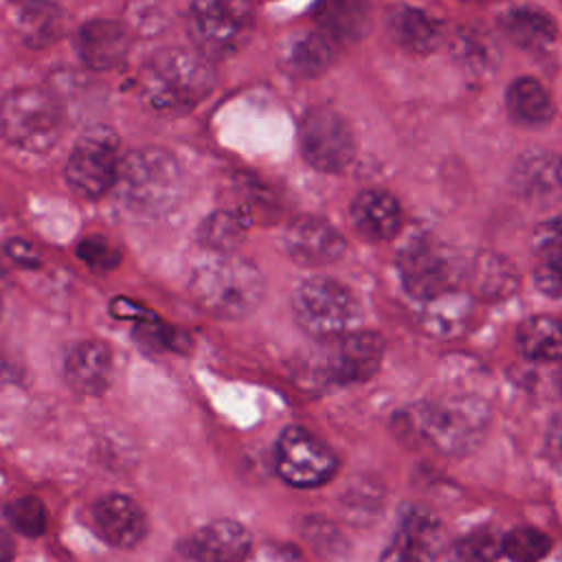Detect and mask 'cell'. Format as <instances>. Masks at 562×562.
<instances>
[{
	"instance_id": "obj_23",
	"label": "cell",
	"mask_w": 562,
	"mask_h": 562,
	"mask_svg": "<svg viewBox=\"0 0 562 562\" xmlns=\"http://www.w3.org/2000/svg\"><path fill=\"white\" fill-rule=\"evenodd\" d=\"M501 29L518 48L531 53L547 50L558 37V26L553 18L533 7H516L503 13Z\"/></svg>"
},
{
	"instance_id": "obj_21",
	"label": "cell",
	"mask_w": 562,
	"mask_h": 562,
	"mask_svg": "<svg viewBox=\"0 0 562 562\" xmlns=\"http://www.w3.org/2000/svg\"><path fill=\"white\" fill-rule=\"evenodd\" d=\"M468 292L479 301H501L516 292L518 270L498 252H481L465 270Z\"/></svg>"
},
{
	"instance_id": "obj_22",
	"label": "cell",
	"mask_w": 562,
	"mask_h": 562,
	"mask_svg": "<svg viewBox=\"0 0 562 562\" xmlns=\"http://www.w3.org/2000/svg\"><path fill=\"white\" fill-rule=\"evenodd\" d=\"M314 20L321 33L336 42H358L369 31V9L364 0H318Z\"/></svg>"
},
{
	"instance_id": "obj_37",
	"label": "cell",
	"mask_w": 562,
	"mask_h": 562,
	"mask_svg": "<svg viewBox=\"0 0 562 562\" xmlns=\"http://www.w3.org/2000/svg\"><path fill=\"white\" fill-rule=\"evenodd\" d=\"M7 252L11 255V259H15V261L22 263V266H37V252H35V248H33L29 241H24V239H11V241L7 244Z\"/></svg>"
},
{
	"instance_id": "obj_39",
	"label": "cell",
	"mask_w": 562,
	"mask_h": 562,
	"mask_svg": "<svg viewBox=\"0 0 562 562\" xmlns=\"http://www.w3.org/2000/svg\"><path fill=\"white\" fill-rule=\"evenodd\" d=\"M13 553H15V542L9 536V531L0 527V562H11Z\"/></svg>"
},
{
	"instance_id": "obj_6",
	"label": "cell",
	"mask_w": 562,
	"mask_h": 562,
	"mask_svg": "<svg viewBox=\"0 0 562 562\" xmlns=\"http://www.w3.org/2000/svg\"><path fill=\"white\" fill-rule=\"evenodd\" d=\"M296 323L316 338H331L353 329L360 321L356 294L336 279L312 277L292 294Z\"/></svg>"
},
{
	"instance_id": "obj_24",
	"label": "cell",
	"mask_w": 562,
	"mask_h": 562,
	"mask_svg": "<svg viewBox=\"0 0 562 562\" xmlns=\"http://www.w3.org/2000/svg\"><path fill=\"white\" fill-rule=\"evenodd\" d=\"M516 345L527 360L560 362L562 360V318L536 314L525 318L516 329Z\"/></svg>"
},
{
	"instance_id": "obj_31",
	"label": "cell",
	"mask_w": 562,
	"mask_h": 562,
	"mask_svg": "<svg viewBox=\"0 0 562 562\" xmlns=\"http://www.w3.org/2000/svg\"><path fill=\"white\" fill-rule=\"evenodd\" d=\"M246 222L233 211H215L200 226V241L220 255L231 252L244 237Z\"/></svg>"
},
{
	"instance_id": "obj_1",
	"label": "cell",
	"mask_w": 562,
	"mask_h": 562,
	"mask_svg": "<svg viewBox=\"0 0 562 562\" xmlns=\"http://www.w3.org/2000/svg\"><path fill=\"white\" fill-rule=\"evenodd\" d=\"M215 72L200 50L162 48L149 57L138 75L145 103L158 112H184L211 94Z\"/></svg>"
},
{
	"instance_id": "obj_30",
	"label": "cell",
	"mask_w": 562,
	"mask_h": 562,
	"mask_svg": "<svg viewBox=\"0 0 562 562\" xmlns=\"http://www.w3.org/2000/svg\"><path fill=\"white\" fill-rule=\"evenodd\" d=\"M551 536L533 525H518L503 536V555L512 562H540L551 553Z\"/></svg>"
},
{
	"instance_id": "obj_8",
	"label": "cell",
	"mask_w": 562,
	"mask_h": 562,
	"mask_svg": "<svg viewBox=\"0 0 562 562\" xmlns=\"http://www.w3.org/2000/svg\"><path fill=\"white\" fill-rule=\"evenodd\" d=\"M119 143L108 127L88 130L66 162V180L81 198H101L116 184Z\"/></svg>"
},
{
	"instance_id": "obj_3",
	"label": "cell",
	"mask_w": 562,
	"mask_h": 562,
	"mask_svg": "<svg viewBox=\"0 0 562 562\" xmlns=\"http://www.w3.org/2000/svg\"><path fill=\"white\" fill-rule=\"evenodd\" d=\"M406 426L424 443L446 454L474 448L487 424V408L474 397H435L404 413Z\"/></svg>"
},
{
	"instance_id": "obj_5",
	"label": "cell",
	"mask_w": 562,
	"mask_h": 562,
	"mask_svg": "<svg viewBox=\"0 0 562 562\" xmlns=\"http://www.w3.org/2000/svg\"><path fill=\"white\" fill-rule=\"evenodd\" d=\"M0 130L24 151H48L61 134V108L44 88H18L0 103Z\"/></svg>"
},
{
	"instance_id": "obj_20",
	"label": "cell",
	"mask_w": 562,
	"mask_h": 562,
	"mask_svg": "<svg viewBox=\"0 0 562 562\" xmlns=\"http://www.w3.org/2000/svg\"><path fill=\"white\" fill-rule=\"evenodd\" d=\"M472 312H474L472 294L461 290H450L424 301L419 323L428 336L448 340V338L461 336L468 329L472 321Z\"/></svg>"
},
{
	"instance_id": "obj_12",
	"label": "cell",
	"mask_w": 562,
	"mask_h": 562,
	"mask_svg": "<svg viewBox=\"0 0 562 562\" xmlns=\"http://www.w3.org/2000/svg\"><path fill=\"white\" fill-rule=\"evenodd\" d=\"M303 158L318 171H342L356 156V140L347 121L329 110L314 108L301 123Z\"/></svg>"
},
{
	"instance_id": "obj_2",
	"label": "cell",
	"mask_w": 562,
	"mask_h": 562,
	"mask_svg": "<svg viewBox=\"0 0 562 562\" xmlns=\"http://www.w3.org/2000/svg\"><path fill=\"white\" fill-rule=\"evenodd\" d=\"M195 303L220 318H241L257 310L266 281L255 263L237 255H220L202 263L189 283Z\"/></svg>"
},
{
	"instance_id": "obj_41",
	"label": "cell",
	"mask_w": 562,
	"mask_h": 562,
	"mask_svg": "<svg viewBox=\"0 0 562 562\" xmlns=\"http://www.w3.org/2000/svg\"><path fill=\"white\" fill-rule=\"evenodd\" d=\"M555 382H558V389H560V393H562V369L558 371V378H555Z\"/></svg>"
},
{
	"instance_id": "obj_11",
	"label": "cell",
	"mask_w": 562,
	"mask_h": 562,
	"mask_svg": "<svg viewBox=\"0 0 562 562\" xmlns=\"http://www.w3.org/2000/svg\"><path fill=\"white\" fill-rule=\"evenodd\" d=\"M279 476L294 487L325 485L338 470L331 448L301 426H288L274 448Z\"/></svg>"
},
{
	"instance_id": "obj_7",
	"label": "cell",
	"mask_w": 562,
	"mask_h": 562,
	"mask_svg": "<svg viewBox=\"0 0 562 562\" xmlns=\"http://www.w3.org/2000/svg\"><path fill=\"white\" fill-rule=\"evenodd\" d=\"M255 13L250 0H193L189 33L198 50L209 59L237 53L250 37Z\"/></svg>"
},
{
	"instance_id": "obj_38",
	"label": "cell",
	"mask_w": 562,
	"mask_h": 562,
	"mask_svg": "<svg viewBox=\"0 0 562 562\" xmlns=\"http://www.w3.org/2000/svg\"><path fill=\"white\" fill-rule=\"evenodd\" d=\"M549 450L555 457V461L562 463V417L558 419L555 426L549 430Z\"/></svg>"
},
{
	"instance_id": "obj_25",
	"label": "cell",
	"mask_w": 562,
	"mask_h": 562,
	"mask_svg": "<svg viewBox=\"0 0 562 562\" xmlns=\"http://www.w3.org/2000/svg\"><path fill=\"white\" fill-rule=\"evenodd\" d=\"M509 116L527 127L547 125L555 112L549 90L533 77H518L505 94Z\"/></svg>"
},
{
	"instance_id": "obj_15",
	"label": "cell",
	"mask_w": 562,
	"mask_h": 562,
	"mask_svg": "<svg viewBox=\"0 0 562 562\" xmlns=\"http://www.w3.org/2000/svg\"><path fill=\"white\" fill-rule=\"evenodd\" d=\"M97 533L119 549L136 547L147 531V518L140 505L125 494H108L92 507Z\"/></svg>"
},
{
	"instance_id": "obj_28",
	"label": "cell",
	"mask_w": 562,
	"mask_h": 562,
	"mask_svg": "<svg viewBox=\"0 0 562 562\" xmlns=\"http://www.w3.org/2000/svg\"><path fill=\"white\" fill-rule=\"evenodd\" d=\"M18 26L24 44L33 48H44V46H50L61 35L64 20L59 9L48 0H33V2L20 4Z\"/></svg>"
},
{
	"instance_id": "obj_14",
	"label": "cell",
	"mask_w": 562,
	"mask_h": 562,
	"mask_svg": "<svg viewBox=\"0 0 562 562\" xmlns=\"http://www.w3.org/2000/svg\"><path fill=\"white\" fill-rule=\"evenodd\" d=\"M283 246L290 259L310 268L329 266L345 255L342 235L327 220L314 215L292 220L283 233Z\"/></svg>"
},
{
	"instance_id": "obj_44",
	"label": "cell",
	"mask_w": 562,
	"mask_h": 562,
	"mask_svg": "<svg viewBox=\"0 0 562 562\" xmlns=\"http://www.w3.org/2000/svg\"><path fill=\"white\" fill-rule=\"evenodd\" d=\"M468 2H481V0H468Z\"/></svg>"
},
{
	"instance_id": "obj_18",
	"label": "cell",
	"mask_w": 562,
	"mask_h": 562,
	"mask_svg": "<svg viewBox=\"0 0 562 562\" xmlns=\"http://www.w3.org/2000/svg\"><path fill=\"white\" fill-rule=\"evenodd\" d=\"M64 378L81 395H99L112 378V353L99 340L77 342L64 360Z\"/></svg>"
},
{
	"instance_id": "obj_33",
	"label": "cell",
	"mask_w": 562,
	"mask_h": 562,
	"mask_svg": "<svg viewBox=\"0 0 562 562\" xmlns=\"http://www.w3.org/2000/svg\"><path fill=\"white\" fill-rule=\"evenodd\" d=\"M77 257L94 270H112L119 263V250L103 237H86L77 246Z\"/></svg>"
},
{
	"instance_id": "obj_4",
	"label": "cell",
	"mask_w": 562,
	"mask_h": 562,
	"mask_svg": "<svg viewBox=\"0 0 562 562\" xmlns=\"http://www.w3.org/2000/svg\"><path fill=\"white\" fill-rule=\"evenodd\" d=\"M180 167L160 147H143L127 154L119 165L116 191L125 206L136 213H165L180 198Z\"/></svg>"
},
{
	"instance_id": "obj_16",
	"label": "cell",
	"mask_w": 562,
	"mask_h": 562,
	"mask_svg": "<svg viewBox=\"0 0 562 562\" xmlns=\"http://www.w3.org/2000/svg\"><path fill=\"white\" fill-rule=\"evenodd\" d=\"M182 549L198 562H239L250 551V536L239 522L222 518L198 529Z\"/></svg>"
},
{
	"instance_id": "obj_13",
	"label": "cell",
	"mask_w": 562,
	"mask_h": 562,
	"mask_svg": "<svg viewBox=\"0 0 562 562\" xmlns=\"http://www.w3.org/2000/svg\"><path fill=\"white\" fill-rule=\"evenodd\" d=\"M443 547L439 518L419 505H408L400 514L391 540L380 553V562H435Z\"/></svg>"
},
{
	"instance_id": "obj_26",
	"label": "cell",
	"mask_w": 562,
	"mask_h": 562,
	"mask_svg": "<svg viewBox=\"0 0 562 562\" xmlns=\"http://www.w3.org/2000/svg\"><path fill=\"white\" fill-rule=\"evenodd\" d=\"M331 40L323 33L290 35L281 48V61L290 75L316 77L331 64Z\"/></svg>"
},
{
	"instance_id": "obj_34",
	"label": "cell",
	"mask_w": 562,
	"mask_h": 562,
	"mask_svg": "<svg viewBox=\"0 0 562 562\" xmlns=\"http://www.w3.org/2000/svg\"><path fill=\"white\" fill-rule=\"evenodd\" d=\"M533 283L536 288L547 296H562V252L538 257L536 270H533Z\"/></svg>"
},
{
	"instance_id": "obj_40",
	"label": "cell",
	"mask_w": 562,
	"mask_h": 562,
	"mask_svg": "<svg viewBox=\"0 0 562 562\" xmlns=\"http://www.w3.org/2000/svg\"><path fill=\"white\" fill-rule=\"evenodd\" d=\"M4 375H7V362H4V358L0 356V382L4 380Z\"/></svg>"
},
{
	"instance_id": "obj_9",
	"label": "cell",
	"mask_w": 562,
	"mask_h": 562,
	"mask_svg": "<svg viewBox=\"0 0 562 562\" xmlns=\"http://www.w3.org/2000/svg\"><path fill=\"white\" fill-rule=\"evenodd\" d=\"M316 356L318 371L336 384L367 382L375 375L384 358V338L367 329H349L345 334L323 338Z\"/></svg>"
},
{
	"instance_id": "obj_43",
	"label": "cell",
	"mask_w": 562,
	"mask_h": 562,
	"mask_svg": "<svg viewBox=\"0 0 562 562\" xmlns=\"http://www.w3.org/2000/svg\"><path fill=\"white\" fill-rule=\"evenodd\" d=\"M13 2H18V4H26V2H33V0H13Z\"/></svg>"
},
{
	"instance_id": "obj_10",
	"label": "cell",
	"mask_w": 562,
	"mask_h": 562,
	"mask_svg": "<svg viewBox=\"0 0 562 562\" xmlns=\"http://www.w3.org/2000/svg\"><path fill=\"white\" fill-rule=\"evenodd\" d=\"M397 268L404 290L422 303L443 292L457 290L461 277L457 257L446 246L428 237H417L406 248H402Z\"/></svg>"
},
{
	"instance_id": "obj_19",
	"label": "cell",
	"mask_w": 562,
	"mask_h": 562,
	"mask_svg": "<svg viewBox=\"0 0 562 562\" xmlns=\"http://www.w3.org/2000/svg\"><path fill=\"white\" fill-rule=\"evenodd\" d=\"M351 222L362 237L386 241L402 228V209L389 191L367 189L351 202Z\"/></svg>"
},
{
	"instance_id": "obj_35",
	"label": "cell",
	"mask_w": 562,
	"mask_h": 562,
	"mask_svg": "<svg viewBox=\"0 0 562 562\" xmlns=\"http://www.w3.org/2000/svg\"><path fill=\"white\" fill-rule=\"evenodd\" d=\"M533 250L538 257L562 252V217H551L538 224L533 233Z\"/></svg>"
},
{
	"instance_id": "obj_45",
	"label": "cell",
	"mask_w": 562,
	"mask_h": 562,
	"mask_svg": "<svg viewBox=\"0 0 562 562\" xmlns=\"http://www.w3.org/2000/svg\"><path fill=\"white\" fill-rule=\"evenodd\" d=\"M0 310H2V305H0Z\"/></svg>"
},
{
	"instance_id": "obj_29",
	"label": "cell",
	"mask_w": 562,
	"mask_h": 562,
	"mask_svg": "<svg viewBox=\"0 0 562 562\" xmlns=\"http://www.w3.org/2000/svg\"><path fill=\"white\" fill-rule=\"evenodd\" d=\"M503 555V533L494 527H476L457 538L448 549V562H496Z\"/></svg>"
},
{
	"instance_id": "obj_32",
	"label": "cell",
	"mask_w": 562,
	"mask_h": 562,
	"mask_svg": "<svg viewBox=\"0 0 562 562\" xmlns=\"http://www.w3.org/2000/svg\"><path fill=\"white\" fill-rule=\"evenodd\" d=\"M4 518L13 531L29 538H37L46 531V507L35 496L9 503L4 509Z\"/></svg>"
},
{
	"instance_id": "obj_17",
	"label": "cell",
	"mask_w": 562,
	"mask_h": 562,
	"mask_svg": "<svg viewBox=\"0 0 562 562\" xmlns=\"http://www.w3.org/2000/svg\"><path fill=\"white\" fill-rule=\"evenodd\" d=\"M77 50L86 66L110 70L125 59L130 33L114 20H90L77 31Z\"/></svg>"
},
{
	"instance_id": "obj_36",
	"label": "cell",
	"mask_w": 562,
	"mask_h": 562,
	"mask_svg": "<svg viewBox=\"0 0 562 562\" xmlns=\"http://www.w3.org/2000/svg\"><path fill=\"white\" fill-rule=\"evenodd\" d=\"M454 53H459L461 59H468L470 64H474V68L490 61V48L483 46L479 42V37H472V35H465L463 44L459 48H454Z\"/></svg>"
},
{
	"instance_id": "obj_42",
	"label": "cell",
	"mask_w": 562,
	"mask_h": 562,
	"mask_svg": "<svg viewBox=\"0 0 562 562\" xmlns=\"http://www.w3.org/2000/svg\"><path fill=\"white\" fill-rule=\"evenodd\" d=\"M558 180H560V187H562V160L558 162Z\"/></svg>"
},
{
	"instance_id": "obj_27",
	"label": "cell",
	"mask_w": 562,
	"mask_h": 562,
	"mask_svg": "<svg viewBox=\"0 0 562 562\" xmlns=\"http://www.w3.org/2000/svg\"><path fill=\"white\" fill-rule=\"evenodd\" d=\"M389 31L397 46L408 53L426 55L439 42V29L424 11L415 7H397L389 15Z\"/></svg>"
}]
</instances>
